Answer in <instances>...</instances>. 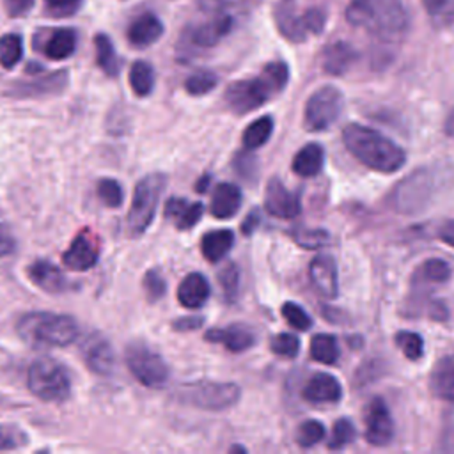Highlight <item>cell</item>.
Returning <instances> with one entry per match:
<instances>
[{"label":"cell","mask_w":454,"mask_h":454,"mask_svg":"<svg viewBox=\"0 0 454 454\" xmlns=\"http://www.w3.org/2000/svg\"><path fill=\"white\" fill-rule=\"evenodd\" d=\"M310 356L319 364H333L339 358V346L333 335L317 333L310 340Z\"/></svg>","instance_id":"obj_34"},{"label":"cell","mask_w":454,"mask_h":454,"mask_svg":"<svg viewBox=\"0 0 454 454\" xmlns=\"http://www.w3.org/2000/svg\"><path fill=\"white\" fill-rule=\"evenodd\" d=\"M241 190L232 183H220L216 184L213 195H211V215L220 220H227L238 213L241 207Z\"/></svg>","instance_id":"obj_24"},{"label":"cell","mask_w":454,"mask_h":454,"mask_svg":"<svg viewBox=\"0 0 454 454\" xmlns=\"http://www.w3.org/2000/svg\"><path fill=\"white\" fill-rule=\"evenodd\" d=\"M259 222H261V216H259V211L257 209H254V211H250L248 213V216L243 220V223H241V232L245 234V236H248V234H252L254 231H255V227L259 225Z\"/></svg>","instance_id":"obj_54"},{"label":"cell","mask_w":454,"mask_h":454,"mask_svg":"<svg viewBox=\"0 0 454 454\" xmlns=\"http://www.w3.org/2000/svg\"><path fill=\"white\" fill-rule=\"evenodd\" d=\"M364 420H365V440L371 445L381 447L390 443L394 436V422L381 397H374L367 403L364 411Z\"/></svg>","instance_id":"obj_11"},{"label":"cell","mask_w":454,"mask_h":454,"mask_svg":"<svg viewBox=\"0 0 454 454\" xmlns=\"http://www.w3.org/2000/svg\"><path fill=\"white\" fill-rule=\"evenodd\" d=\"M165 183L167 177L161 172L147 174L137 183L131 207L128 211V232L131 238L142 236L153 223Z\"/></svg>","instance_id":"obj_5"},{"label":"cell","mask_w":454,"mask_h":454,"mask_svg":"<svg viewBox=\"0 0 454 454\" xmlns=\"http://www.w3.org/2000/svg\"><path fill=\"white\" fill-rule=\"evenodd\" d=\"M220 286H222V291H223V296L227 300H234L236 294H238V287H239V270L234 262H227L216 275Z\"/></svg>","instance_id":"obj_41"},{"label":"cell","mask_w":454,"mask_h":454,"mask_svg":"<svg viewBox=\"0 0 454 454\" xmlns=\"http://www.w3.org/2000/svg\"><path fill=\"white\" fill-rule=\"evenodd\" d=\"M293 238L303 248H319L326 245L328 232L323 229H296L293 232Z\"/></svg>","instance_id":"obj_44"},{"label":"cell","mask_w":454,"mask_h":454,"mask_svg":"<svg viewBox=\"0 0 454 454\" xmlns=\"http://www.w3.org/2000/svg\"><path fill=\"white\" fill-rule=\"evenodd\" d=\"M342 108V94L332 87L325 85L317 89L305 105V126L310 131L326 129L330 124L335 122L339 112Z\"/></svg>","instance_id":"obj_10"},{"label":"cell","mask_w":454,"mask_h":454,"mask_svg":"<svg viewBox=\"0 0 454 454\" xmlns=\"http://www.w3.org/2000/svg\"><path fill=\"white\" fill-rule=\"evenodd\" d=\"M23 57V39L18 34H5L0 37V64L12 69Z\"/></svg>","instance_id":"obj_35"},{"label":"cell","mask_w":454,"mask_h":454,"mask_svg":"<svg viewBox=\"0 0 454 454\" xmlns=\"http://www.w3.org/2000/svg\"><path fill=\"white\" fill-rule=\"evenodd\" d=\"M98 197L106 207H119L122 204V186L115 179H101L98 183Z\"/></svg>","instance_id":"obj_40"},{"label":"cell","mask_w":454,"mask_h":454,"mask_svg":"<svg viewBox=\"0 0 454 454\" xmlns=\"http://www.w3.org/2000/svg\"><path fill=\"white\" fill-rule=\"evenodd\" d=\"M163 34V23L153 12L137 16L128 27V41L137 48H145L156 43Z\"/></svg>","instance_id":"obj_22"},{"label":"cell","mask_w":454,"mask_h":454,"mask_svg":"<svg viewBox=\"0 0 454 454\" xmlns=\"http://www.w3.org/2000/svg\"><path fill=\"white\" fill-rule=\"evenodd\" d=\"M16 333L32 348H64L76 340L78 323L67 314L27 312L16 321Z\"/></svg>","instance_id":"obj_4"},{"label":"cell","mask_w":454,"mask_h":454,"mask_svg":"<svg viewBox=\"0 0 454 454\" xmlns=\"http://www.w3.org/2000/svg\"><path fill=\"white\" fill-rule=\"evenodd\" d=\"M282 316L284 319L296 330H309L310 325H312V317L298 305V303H293V301H286L282 305Z\"/></svg>","instance_id":"obj_42"},{"label":"cell","mask_w":454,"mask_h":454,"mask_svg":"<svg viewBox=\"0 0 454 454\" xmlns=\"http://www.w3.org/2000/svg\"><path fill=\"white\" fill-rule=\"evenodd\" d=\"M30 392L46 403H60L71 394V380L66 367L50 356L34 360L27 372Z\"/></svg>","instance_id":"obj_6"},{"label":"cell","mask_w":454,"mask_h":454,"mask_svg":"<svg viewBox=\"0 0 454 454\" xmlns=\"http://www.w3.org/2000/svg\"><path fill=\"white\" fill-rule=\"evenodd\" d=\"M309 277L314 289L323 298H335L339 293L337 264L330 255H316L309 266Z\"/></svg>","instance_id":"obj_17"},{"label":"cell","mask_w":454,"mask_h":454,"mask_svg":"<svg viewBox=\"0 0 454 454\" xmlns=\"http://www.w3.org/2000/svg\"><path fill=\"white\" fill-rule=\"evenodd\" d=\"M438 236L442 241H445L447 245L454 247V220H447L442 223L440 231H438Z\"/></svg>","instance_id":"obj_56"},{"label":"cell","mask_w":454,"mask_h":454,"mask_svg":"<svg viewBox=\"0 0 454 454\" xmlns=\"http://www.w3.org/2000/svg\"><path fill=\"white\" fill-rule=\"evenodd\" d=\"M28 442L27 434L11 424H0V450H12Z\"/></svg>","instance_id":"obj_45"},{"label":"cell","mask_w":454,"mask_h":454,"mask_svg":"<svg viewBox=\"0 0 454 454\" xmlns=\"http://www.w3.org/2000/svg\"><path fill=\"white\" fill-rule=\"evenodd\" d=\"M96 46V62L101 67V71L108 76H115L119 73V59L115 53V48L112 44V39L105 34H98L94 39Z\"/></svg>","instance_id":"obj_31"},{"label":"cell","mask_w":454,"mask_h":454,"mask_svg":"<svg viewBox=\"0 0 454 454\" xmlns=\"http://www.w3.org/2000/svg\"><path fill=\"white\" fill-rule=\"evenodd\" d=\"M27 275L39 289L51 293V294L64 293L69 286L66 275L53 262L44 261V259L30 262L27 268Z\"/></svg>","instance_id":"obj_19"},{"label":"cell","mask_w":454,"mask_h":454,"mask_svg":"<svg viewBox=\"0 0 454 454\" xmlns=\"http://www.w3.org/2000/svg\"><path fill=\"white\" fill-rule=\"evenodd\" d=\"M206 339L209 342H216L225 346L232 353H241L254 346L255 335L254 332L241 323L229 325L227 328H211L206 332Z\"/></svg>","instance_id":"obj_18"},{"label":"cell","mask_w":454,"mask_h":454,"mask_svg":"<svg viewBox=\"0 0 454 454\" xmlns=\"http://www.w3.org/2000/svg\"><path fill=\"white\" fill-rule=\"evenodd\" d=\"M232 245H234V232L231 229H216L202 236L200 250L209 262H218L222 257L229 254Z\"/></svg>","instance_id":"obj_28"},{"label":"cell","mask_w":454,"mask_h":454,"mask_svg":"<svg viewBox=\"0 0 454 454\" xmlns=\"http://www.w3.org/2000/svg\"><path fill=\"white\" fill-rule=\"evenodd\" d=\"M239 387L232 381H211V380H202V381H192L186 383L179 388L177 397L200 410H209V411H222L231 406H234L239 399Z\"/></svg>","instance_id":"obj_7"},{"label":"cell","mask_w":454,"mask_h":454,"mask_svg":"<svg viewBox=\"0 0 454 454\" xmlns=\"http://www.w3.org/2000/svg\"><path fill=\"white\" fill-rule=\"evenodd\" d=\"M5 5L11 16H23L32 9L34 0H5Z\"/></svg>","instance_id":"obj_52"},{"label":"cell","mask_w":454,"mask_h":454,"mask_svg":"<svg viewBox=\"0 0 454 454\" xmlns=\"http://www.w3.org/2000/svg\"><path fill=\"white\" fill-rule=\"evenodd\" d=\"M445 133H447L450 138H454V110L449 114V117H447V121H445Z\"/></svg>","instance_id":"obj_58"},{"label":"cell","mask_w":454,"mask_h":454,"mask_svg":"<svg viewBox=\"0 0 454 454\" xmlns=\"http://www.w3.org/2000/svg\"><path fill=\"white\" fill-rule=\"evenodd\" d=\"M204 325V317L202 316H184L179 317L172 323V328L177 332H190V330H197Z\"/></svg>","instance_id":"obj_50"},{"label":"cell","mask_w":454,"mask_h":454,"mask_svg":"<svg viewBox=\"0 0 454 454\" xmlns=\"http://www.w3.org/2000/svg\"><path fill=\"white\" fill-rule=\"evenodd\" d=\"M342 138L348 151L372 170L390 174L404 165V151L372 128L348 124L342 131Z\"/></svg>","instance_id":"obj_1"},{"label":"cell","mask_w":454,"mask_h":454,"mask_svg":"<svg viewBox=\"0 0 454 454\" xmlns=\"http://www.w3.org/2000/svg\"><path fill=\"white\" fill-rule=\"evenodd\" d=\"M346 20L383 39L399 37L408 27V16L401 0H351Z\"/></svg>","instance_id":"obj_3"},{"label":"cell","mask_w":454,"mask_h":454,"mask_svg":"<svg viewBox=\"0 0 454 454\" xmlns=\"http://www.w3.org/2000/svg\"><path fill=\"white\" fill-rule=\"evenodd\" d=\"M420 2H422L424 9H426L431 16H436V14H440V12L445 9V5H447L449 0H420Z\"/></svg>","instance_id":"obj_57"},{"label":"cell","mask_w":454,"mask_h":454,"mask_svg":"<svg viewBox=\"0 0 454 454\" xmlns=\"http://www.w3.org/2000/svg\"><path fill=\"white\" fill-rule=\"evenodd\" d=\"M216 83H218V76L215 73L200 69L186 78L184 89L192 96H204V94L211 92L216 87Z\"/></svg>","instance_id":"obj_36"},{"label":"cell","mask_w":454,"mask_h":454,"mask_svg":"<svg viewBox=\"0 0 454 454\" xmlns=\"http://www.w3.org/2000/svg\"><path fill=\"white\" fill-rule=\"evenodd\" d=\"M67 83V73L57 71L53 74L32 80V82H20L12 83L7 90L11 96L16 98H34V96H44V94H55L62 90Z\"/></svg>","instance_id":"obj_21"},{"label":"cell","mask_w":454,"mask_h":454,"mask_svg":"<svg viewBox=\"0 0 454 454\" xmlns=\"http://www.w3.org/2000/svg\"><path fill=\"white\" fill-rule=\"evenodd\" d=\"M232 25H234L232 16L223 11H218L215 12V16H211L209 20H206L204 23L190 30V41L193 46H199V48L215 46L220 43V39H223L232 30Z\"/></svg>","instance_id":"obj_16"},{"label":"cell","mask_w":454,"mask_h":454,"mask_svg":"<svg viewBox=\"0 0 454 454\" xmlns=\"http://www.w3.org/2000/svg\"><path fill=\"white\" fill-rule=\"evenodd\" d=\"M356 57H358V53L349 43L335 41L323 48L319 62H321V67L325 73L339 76V74H344L353 66Z\"/></svg>","instance_id":"obj_20"},{"label":"cell","mask_w":454,"mask_h":454,"mask_svg":"<svg viewBox=\"0 0 454 454\" xmlns=\"http://www.w3.org/2000/svg\"><path fill=\"white\" fill-rule=\"evenodd\" d=\"M165 216L177 229L184 231L193 227L204 215V206L200 202H188L183 197H170L165 204Z\"/></svg>","instance_id":"obj_25"},{"label":"cell","mask_w":454,"mask_h":454,"mask_svg":"<svg viewBox=\"0 0 454 454\" xmlns=\"http://www.w3.org/2000/svg\"><path fill=\"white\" fill-rule=\"evenodd\" d=\"M82 356L87 367L99 374L108 376L115 369V351L112 344L99 333H89L82 342Z\"/></svg>","instance_id":"obj_12"},{"label":"cell","mask_w":454,"mask_h":454,"mask_svg":"<svg viewBox=\"0 0 454 454\" xmlns=\"http://www.w3.org/2000/svg\"><path fill=\"white\" fill-rule=\"evenodd\" d=\"M429 385L438 399L454 403V355H447L434 364Z\"/></svg>","instance_id":"obj_27"},{"label":"cell","mask_w":454,"mask_h":454,"mask_svg":"<svg viewBox=\"0 0 454 454\" xmlns=\"http://www.w3.org/2000/svg\"><path fill=\"white\" fill-rule=\"evenodd\" d=\"M264 207L270 215L277 218H294L301 209L298 197L289 192L277 177L270 179L266 184Z\"/></svg>","instance_id":"obj_15"},{"label":"cell","mask_w":454,"mask_h":454,"mask_svg":"<svg viewBox=\"0 0 454 454\" xmlns=\"http://www.w3.org/2000/svg\"><path fill=\"white\" fill-rule=\"evenodd\" d=\"M16 248V239L7 225H0V257L12 254Z\"/></svg>","instance_id":"obj_51"},{"label":"cell","mask_w":454,"mask_h":454,"mask_svg":"<svg viewBox=\"0 0 454 454\" xmlns=\"http://www.w3.org/2000/svg\"><path fill=\"white\" fill-rule=\"evenodd\" d=\"M271 133H273V119L270 115H262L245 128L241 140L247 149H257L268 142Z\"/></svg>","instance_id":"obj_32"},{"label":"cell","mask_w":454,"mask_h":454,"mask_svg":"<svg viewBox=\"0 0 454 454\" xmlns=\"http://www.w3.org/2000/svg\"><path fill=\"white\" fill-rule=\"evenodd\" d=\"M129 85H131V89L137 96H140V98L149 96L153 92V87H154V69H153V66L144 62V60H137L129 67Z\"/></svg>","instance_id":"obj_33"},{"label":"cell","mask_w":454,"mask_h":454,"mask_svg":"<svg viewBox=\"0 0 454 454\" xmlns=\"http://www.w3.org/2000/svg\"><path fill=\"white\" fill-rule=\"evenodd\" d=\"M76 48V32L73 28H57L50 34L44 53L51 60H64L73 55Z\"/></svg>","instance_id":"obj_30"},{"label":"cell","mask_w":454,"mask_h":454,"mask_svg":"<svg viewBox=\"0 0 454 454\" xmlns=\"http://www.w3.org/2000/svg\"><path fill=\"white\" fill-rule=\"evenodd\" d=\"M207 184H209V176H202L200 179H199V183H197V192L199 193H204L206 190H207Z\"/></svg>","instance_id":"obj_59"},{"label":"cell","mask_w":454,"mask_h":454,"mask_svg":"<svg viewBox=\"0 0 454 454\" xmlns=\"http://www.w3.org/2000/svg\"><path fill=\"white\" fill-rule=\"evenodd\" d=\"M340 395V383L326 372L314 374L303 387V397L310 403H337Z\"/></svg>","instance_id":"obj_26"},{"label":"cell","mask_w":454,"mask_h":454,"mask_svg":"<svg viewBox=\"0 0 454 454\" xmlns=\"http://www.w3.org/2000/svg\"><path fill=\"white\" fill-rule=\"evenodd\" d=\"M124 362L129 372L149 388H163L168 383L170 369L163 356L144 342H131L124 349Z\"/></svg>","instance_id":"obj_8"},{"label":"cell","mask_w":454,"mask_h":454,"mask_svg":"<svg viewBox=\"0 0 454 454\" xmlns=\"http://www.w3.org/2000/svg\"><path fill=\"white\" fill-rule=\"evenodd\" d=\"M238 2H241V0H199V5L204 11L218 12V11H223L225 7H229L232 4H238Z\"/></svg>","instance_id":"obj_53"},{"label":"cell","mask_w":454,"mask_h":454,"mask_svg":"<svg viewBox=\"0 0 454 454\" xmlns=\"http://www.w3.org/2000/svg\"><path fill=\"white\" fill-rule=\"evenodd\" d=\"M239 156H241V160L245 161V165L236 163V168H238V172H239L241 176L248 177L250 172H255V160H254L252 154H245V153H239Z\"/></svg>","instance_id":"obj_55"},{"label":"cell","mask_w":454,"mask_h":454,"mask_svg":"<svg viewBox=\"0 0 454 454\" xmlns=\"http://www.w3.org/2000/svg\"><path fill=\"white\" fill-rule=\"evenodd\" d=\"M270 348L275 355L278 356H286V358H293L298 355L300 351V340L296 335L293 333H278L271 339Z\"/></svg>","instance_id":"obj_43"},{"label":"cell","mask_w":454,"mask_h":454,"mask_svg":"<svg viewBox=\"0 0 454 454\" xmlns=\"http://www.w3.org/2000/svg\"><path fill=\"white\" fill-rule=\"evenodd\" d=\"M289 80V67L286 62H270L255 78L232 82L223 94L227 106L234 114H248L262 106L273 94L280 92Z\"/></svg>","instance_id":"obj_2"},{"label":"cell","mask_w":454,"mask_h":454,"mask_svg":"<svg viewBox=\"0 0 454 454\" xmlns=\"http://www.w3.org/2000/svg\"><path fill=\"white\" fill-rule=\"evenodd\" d=\"M422 277L429 282H445L450 277V266L442 259H429L422 264Z\"/></svg>","instance_id":"obj_47"},{"label":"cell","mask_w":454,"mask_h":454,"mask_svg":"<svg viewBox=\"0 0 454 454\" xmlns=\"http://www.w3.org/2000/svg\"><path fill=\"white\" fill-rule=\"evenodd\" d=\"M142 287H144V293H145L147 300H151V301L160 300V298L165 294V291H167L165 278H163L156 270H149V271L144 275Z\"/></svg>","instance_id":"obj_46"},{"label":"cell","mask_w":454,"mask_h":454,"mask_svg":"<svg viewBox=\"0 0 454 454\" xmlns=\"http://www.w3.org/2000/svg\"><path fill=\"white\" fill-rule=\"evenodd\" d=\"M433 192V176L426 168H419L417 172L399 181V184L394 188L390 195V204L395 211L403 215H417L429 204Z\"/></svg>","instance_id":"obj_9"},{"label":"cell","mask_w":454,"mask_h":454,"mask_svg":"<svg viewBox=\"0 0 454 454\" xmlns=\"http://www.w3.org/2000/svg\"><path fill=\"white\" fill-rule=\"evenodd\" d=\"M278 32L291 43H301L309 35L303 12H298L296 0H278L273 11Z\"/></svg>","instance_id":"obj_14"},{"label":"cell","mask_w":454,"mask_h":454,"mask_svg":"<svg viewBox=\"0 0 454 454\" xmlns=\"http://www.w3.org/2000/svg\"><path fill=\"white\" fill-rule=\"evenodd\" d=\"M211 287L202 273L186 275L177 287V300L184 309H200L209 298Z\"/></svg>","instance_id":"obj_23"},{"label":"cell","mask_w":454,"mask_h":454,"mask_svg":"<svg viewBox=\"0 0 454 454\" xmlns=\"http://www.w3.org/2000/svg\"><path fill=\"white\" fill-rule=\"evenodd\" d=\"M325 161V151L319 144L303 145L293 158V170L301 177H312L319 174Z\"/></svg>","instance_id":"obj_29"},{"label":"cell","mask_w":454,"mask_h":454,"mask_svg":"<svg viewBox=\"0 0 454 454\" xmlns=\"http://www.w3.org/2000/svg\"><path fill=\"white\" fill-rule=\"evenodd\" d=\"M303 16H305V23H307L309 34H319V32H323L325 23H326V16H325V12H323L321 9H316V7L307 9V11L303 12Z\"/></svg>","instance_id":"obj_49"},{"label":"cell","mask_w":454,"mask_h":454,"mask_svg":"<svg viewBox=\"0 0 454 454\" xmlns=\"http://www.w3.org/2000/svg\"><path fill=\"white\" fill-rule=\"evenodd\" d=\"M99 257V245L98 239L90 231H82L76 234L69 248L62 254V262L69 270L87 271L90 270Z\"/></svg>","instance_id":"obj_13"},{"label":"cell","mask_w":454,"mask_h":454,"mask_svg":"<svg viewBox=\"0 0 454 454\" xmlns=\"http://www.w3.org/2000/svg\"><path fill=\"white\" fill-rule=\"evenodd\" d=\"M53 16H71L78 11L82 0H44Z\"/></svg>","instance_id":"obj_48"},{"label":"cell","mask_w":454,"mask_h":454,"mask_svg":"<svg viewBox=\"0 0 454 454\" xmlns=\"http://www.w3.org/2000/svg\"><path fill=\"white\" fill-rule=\"evenodd\" d=\"M355 434H356V431L349 419L335 420V424L332 427V434L328 438V449L337 450V449L346 447L355 438Z\"/></svg>","instance_id":"obj_37"},{"label":"cell","mask_w":454,"mask_h":454,"mask_svg":"<svg viewBox=\"0 0 454 454\" xmlns=\"http://www.w3.org/2000/svg\"><path fill=\"white\" fill-rule=\"evenodd\" d=\"M395 344L401 348L404 356L410 360H419L424 353V340L415 332H397Z\"/></svg>","instance_id":"obj_38"},{"label":"cell","mask_w":454,"mask_h":454,"mask_svg":"<svg viewBox=\"0 0 454 454\" xmlns=\"http://www.w3.org/2000/svg\"><path fill=\"white\" fill-rule=\"evenodd\" d=\"M325 426L319 420H305L300 424L296 442L300 447H312L325 438Z\"/></svg>","instance_id":"obj_39"}]
</instances>
